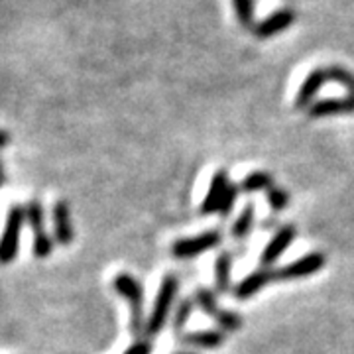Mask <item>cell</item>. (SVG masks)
Returning a JSON list of instances; mask_svg holds the SVG:
<instances>
[{
	"label": "cell",
	"instance_id": "12",
	"mask_svg": "<svg viewBox=\"0 0 354 354\" xmlns=\"http://www.w3.org/2000/svg\"><path fill=\"white\" fill-rule=\"evenodd\" d=\"M329 81L327 75V69H313L307 79L304 81L301 88L297 91V97H295V109L304 111V109H311L313 101H315L317 93L321 91V87Z\"/></svg>",
	"mask_w": 354,
	"mask_h": 354
},
{
	"label": "cell",
	"instance_id": "13",
	"mask_svg": "<svg viewBox=\"0 0 354 354\" xmlns=\"http://www.w3.org/2000/svg\"><path fill=\"white\" fill-rule=\"evenodd\" d=\"M293 22H295V12L290 10V8H281V10H276L272 16H268L264 22L256 26L254 34L260 39L274 38L276 34L288 30Z\"/></svg>",
	"mask_w": 354,
	"mask_h": 354
},
{
	"label": "cell",
	"instance_id": "22",
	"mask_svg": "<svg viewBox=\"0 0 354 354\" xmlns=\"http://www.w3.org/2000/svg\"><path fill=\"white\" fill-rule=\"evenodd\" d=\"M234 10L239 16V22L246 30H256L254 26V0H232Z\"/></svg>",
	"mask_w": 354,
	"mask_h": 354
},
{
	"label": "cell",
	"instance_id": "4",
	"mask_svg": "<svg viewBox=\"0 0 354 354\" xmlns=\"http://www.w3.org/2000/svg\"><path fill=\"white\" fill-rule=\"evenodd\" d=\"M26 223V209L22 205L14 203L8 209L6 215V227H4V236H2V248H0V262L4 266L12 264L18 258L20 250V239H22V228Z\"/></svg>",
	"mask_w": 354,
	"mask_h": 354
},
{
	"label": "cell",
	"instance_id": "3",
	"mask_svg": "<svg viewBox=\"0 0 354 354\" xmlns=\"http://www.w3.org/2000/svg\"><path fill=\"white\" fill-rule=\"evenodd\" d=\"M193 299H195L197 307L201 309L205 315L211 317L215 321L216 325L221 327V330H225V333H236V330L242 329L241 313L218 307L216 291L209 290V288H197Z\"/></svg>",
	"mask_w": 354,
	"mask_h": 354
},
{
	"label": "cell",
	"instance_id": "6",
	"mask_svg": "<svg viewBox=\"0 0 354 354\" xmlns=\"http://www.w3.org/2000/svg\"><path fill=\"white\" fill-rule=\"evenodd\" d=\"M327 264V256L323 252H309L293 260L290 264L274 268V279L276 281H293V279H304L321 272Z\"/></svg>",
	"mask_w": 354,
	"mask_h": 354
},
{
	"label": "cell",
	"instance_id": "1",
	"mask_svg": "<svg viewBox=\"0 0 354 354\" xmlns=\"http://www.w3.org/2000/svg\"><path fill=\"white\" fill-rule=\"evenodd\" d=\"M113 290L130 305V330L132 335H144L146 333V317H144V288L128 272H120L116 274L113 279ZM142 339V337H140Z\"/></svg>",
	"mask_w": 354,
	"mask_h": 354
},
{
	"label": "cell",
	"instance_id": "26",
	"mask_svg": "<svg viewBox=\"0 0 354 354\" xmlns=\"http://www.w3.org/2000/svg\"><path fill=\"white\" fill-rule=\"evenodd\" d=\"M8 140H10L8 132H6V130H2V148H6V146H8Z\"/></svg>",
	"mask_w": 354,
	"mask_h": 354
},
{
	"label": "cell",
	"instance_id": "20",
	"mask_svg": "<svg viewBox=\"0 0 354 354\" xmlns=\"http://www.w3.org/2000/svg\"><path fill=\"white\" fill-rule=\"evenodd\" d=\"M327 75H329V81H335V83H339L346 88L348 97L354 101V73H351L344 67H339V65H330V67H327Z\"/></svg>",
	"mask_w": 354,
	"mask_h": 354
},
{
	"label": "cell",
	"instance_id": "7",
	"mask_svg": "<svg viewBox=\"0 0 354 354\" xmlns=\"http://www.w3.org/2000/svg\"><path fill=\"white\" fill-rule=\"evenodd\" d=\"M297 236V228L293 225H283L276 230V234L272 236V241L264 246V250L260 254V266L262 268H272L281 258V254L290 248L293 241Z\"/></svg>",
	"mask_w": 354,
	"mask_h": 354
},
{
	"label": "cell",
	"instance_id": "15",
	"mask_svg": "<svg viewBox=\"0 0 354 354\" xmlns=\"http://www.w3.org/2000/svg\"><path fill=\"white\" fill-rule=\"evenodd\" d=\"M230 278H232V252L221 250L215 258V291L225 295L230 291Z\"/></svg>",
	"mask_w": 354,
	"mask_h": 354
},
{
	"label": "cell",
	"instance_id": "19",
	"mask_svg": "<svg viewBox=\"0 0 354 354\" xmlns=\"http://www.w3.org/2000/svg\"><path fill=\"white\" fill-rule=\"evenodd\" d=\"M26 223L32 228L34 234L46 232V213L38 199H30L26 205Z\"/></svg>",
	"mask_w": 354,
	"mask_h": 354
},
{
	"label": "cell",
	"instance_id": "8",
	"mask_svg": "<svg viewBox=\"0 0 354 354\" xmlns=\"http://www.w3.org/2000/svg\"><path fill=\"white\" fill-rule=\"evenodd\" d=\"M274 268H258L256 272L248 274L246 278H242L236 286H234V297L239 301H246L252 299L254 295H258L260 291L264 290L266 286L274 283Z\"/></svg>",
	"mask_w": 354,
	"mask_h": 354
},
{
	"label": "cell",
	"instance_id": "2",
	"mask_svg": "<svg viewBox=\"0 0 354 354\" xmlns=\"http://www.w3.org/2000/svg\"><path fill=\"white\" fill-rule=\"evenodd\" d=\"M177 291H179V279L174 274H167L162 279V286H160V290L156 293V299H153L152 313L148 315V321H146V333L144 335L148 339L158 337L164 330L169 311H171V305L176 304Z\"/></svg>",
	"mask_w": 354,
	"mask_h": 354
},
{
	"label": "cell",
	"instance_id": "14",
	"mask_svg": "<svg viewBox=\"0 0 354 354\" xmlns=\"http://www.w3.org/2000/svg\"><path fill=\"white\" fill-rule=\"evenodd\" d=\"M311 118H327V116H339V114H353L354 101L351 97L346 99H323L313 102V106L307 111Z\"/></svg>",
	"mask_w": 354,
	"mask_h": 354
},
{
	"label": "cell",
	"instance_id": "25",
	"mask_svg": "<svg viewBox=\"0 0 354 354\" xmlns=\"http://www.w3.org/2000/svg\"><path fill=\"white\" fill-rule=\"evenodd\" d=\"M152 342L150 339H138V341L134 342L132 346H128V351L124 354H152Z\"/></svg>",
	"mask_w": 354,
	"mask_h": 354
},
{
	"label": "cell",
	"instance_id": "18",
	"mask_svg": "<svg viewBox=\"0 0 354 354\" xmlns=\"http://www.w3.org/2000/svg\"><path fill=\"white\" fill-rule=\"evenodd\" d=\"M195 299L193 297H183L179 304H177L176 311H174V319H171V327L176 330L177 335H181L183 329H185V325L189 323L191 315H193V311H195Z\"/></svg>",
	"mask_w": 354,
	"mask_h": 354
},
{
	"label": "cell",
	"instance_id": "17",
	"mask_svg": "<svg viewBox=\"0 0 354 354\" xmlns=\"http://www.w3.org/2000/svg\"><path fill=\"white\" fill-rule=\"evenodd\" d=\"M274 187V177L270 171H252L244 177L241 181V191L246 195H252V193H260V191H268Z\"/></svg>",
	"mask_w": 354,
	"mask_h": 354
},
{
	"label": "cell",
	"instance_id": "27",
	"mask_svg": "<svg viewBox=\"0 0 354 354\" xmlns=\"http://www.w3.org/2000/svg\"><path fill=\"white\" fill-rule=\"evenodd\" d=\"M176 354H199V353H193V351H181V353H176Z\"/></svg>",
	"mask_w": 354,
	"mask_h": 354
},
{
	"label": "cell",
	"instance_id": "24",
	"mask_svg": "<svg viewBox=\"0 0 354 354\" xmlns=\"http://www.w3.org/2000/svg\"><path fill=\"white\" fill-rule=\"evenodd\" d=\"M241 185H236V183H230L228 185L227 193H225V197H223V203H221V211H218V215L223 216V218H227L230 213H232V209H234V205L239 201V195H241Z\"/></svg>",
	"mask_w": 354,
	"mask_h": 354
},
{
	"label": "cell",
	"instance_id": "10",
	"mask_svg": "<svg viewBox=\"0 0 354 354\" xmlns=\"http://www.w3.org/2000/svg\"><path fill=\"white\" fill-rule=\"evenodd\" d=\"M53 239L59 246H69L73 239H75V232H73V225H71V209H69V203L65 199L53 205Z\"/></svg>",
	"mask_w": 354,
	"mask_h": 354
},
{
	"label": "cell",
	"instance_id": "23",
	"mask_svg": "<svg viewBox=\"0 0 354 354\" xmlns=\"http://www.w3.org/2000/svg\"><path fill=\"white\" fill-rule=\"evenodd\" d=\"M53 244H55V239L50 236L48 232L34 234V256H36L38 260L50 258L51 252H53Z\"/></svg>",
	"mask_w": 354,
	"mask_h": 354
},
{
	"label": "cell",
	"instance_id": "16",
	"mask_svg": "<svg viewBox=\"0 0 354 354\" xmlns=\"http://www.w3.org/2000/svg\"><path fill=\"white\" fill-rule=\"evenodd\" d=\"M256 225V207L254 203H246V207L241 211V215L236 216V221L230 227V239L232 241H244L248 239V234L252 232Z\"/></svg>",
	"mask_w": 354,
	"mask_h": 354
},
{
	"label": "cell",
	"instance_id": "21",
	"mask_svg": "<svg viewBox=\"0 0 354 354\" xmlns=\"http://www.w3.org/2000/svg\"><path fill=\"white\" fill-rule=\"evenodd\" d=\"M266 201L270 205V209L274 213H281L290 207V193L283 189V187H278L274 185L272 189L266 191Z\"/></svg>",
	"mask_w": 354,
	"mask_h": 354
},
{
	"label": "cell",
	"instance_id": "5",
	"mask_svg": "<svg viewBox=\"0 0 354 354\" xmlns=\"http://www.w3.org/2000/svg\"><path fill=\"white\" fill-rule=\"evenodd\" d=\"M221 244H223V232L213 228V230H205V232L197 234V236H191V239L189 236L177 239V241H174L169 250H171V256L176 260H193V258L209 252Z\"/></svg>",
	"mask_w": 354,
	"mask_h": 354
},
{
	"label": "cell",
	"instance_id": "9",
	"mask_svg": "<svg viewBox=\"0 0 354 354\" xmlns=\"http://www.w3.org/2000/svg\"><path fill=\"white\" fill-rule=\"evenodd\" d=\"M228 185H230V179H228L227 169H218L215 171V176L209 183V191L203 199L201 207H199V213L205 216L216 215L221 211V203H223V197L227 193Z\"/></svg>",
	"mask_w": 354,
	"mask_h": 354
},
{
	"label": "cell",
	"instance_id": "11",
	"mask_svg": "<svg viewBox=\"0 0 354 354\" xmlns=\"http://www.w3.org/2000/svg\"><path fill=\"white\" fill-rule=\"evenodd\" d=\"M227 341L225 330L221 329H205V330H193V333H181L179 342L183 346L191 348H201V351H215L221 348Z\"/></svg>",
	"mask_w": 354,
	"mask_h": 354
}]
</instances>
